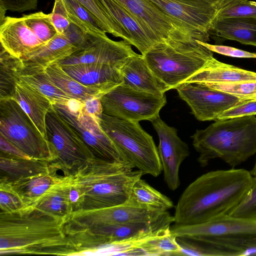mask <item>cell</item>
I'll return each mask as SVG.
<instances>
[{"label":"cell","mask_w":256,"mask_h":256,"mask_svg":"<svg viewBox=\"0 0 256 256\" xmlns=\"http://www.w3.org/2000/svg\"><path fill=\"white\" fill-rule=\"evenodd\" d=\"M253 176L242 168L206 172L184 190L175 206L174 224L192 225L229 214L242 202Z\"/></svg>","instance_id":"6da1fadb"},{"label":"cell","mask_w":256,"mask_h":256,"mask_svg":"<svg viewBox=\"0 0 256 256\" xmlns=\"http://www.w3.org/2000/svg\"><path fill=\"white\" fill-rule=\"evenodd\" d=\"M64 223L33 206L0 212V254L76 256L64 232Z\"/></svg>","instance_id":"7a4b0ae2"},{"label":"cell","mask_w":256,"mask_h":256,"mask_svg":"<svg viewBox=\"0 0 256 256\" xmlns=\"http://www.w3.org/2000/svg\"><path fill=\"white\" fill-rule=\"evenodd\" d=\"M191 138L200 166L220 158L234 168L256 153V116L218 120Z\"/></svg>","instance_id":"3957f363"},{"label":"cell","mask_w":256,"mask_h":256,"mask_svg":"<svg viewBox=\"0 0 256 256\" xmlns=\"http://www.w3.org/2000/svg\"><path fill=\"white\" fill-rule=\"evenodd\" d=\"M134 168L130 162L96 158L91 160L72 175L82 196L79 210L112 207L127 202L134 184L143 176Z\"/></svg>","instance_id":"277c9868"},{"label":"cell","mask_w":256,"mask_h":256,"mask_svg":"<svg viewBox=\"0 0 256 256\" xmlns=\"http://www.w3.org/2000/svg\"><path fill=\"white\" fill-rule=\"evenodd\" d=\"M192 36L169 38L154 46L144 56L154 74L170 90L176 88L201 70L212 52Z\"/></svg>","instance_id":"5b68a950"},{"label":"cell","mask_w":256,"mask_h":256,"mask_svg":"<svg viewBox=\"0 0 256 256\" xmlns=\"http://www.w3.org/2000/svg\"><path fill=\"white\" fill-rule=\"evenodd\" d=\"M100 126L125 158L143 176H159L162 165L152 137L138 122L102 114Z\"/></svg>","instance_id":"8992f818"},{"label":"cell","mask_w":256,"mask_h":256,"mask_svg":"<svg viewBox=\"0 0 256 256\" xmlns=\"http://www.w3.org/2000/svg\"><path fill=\"white\" fill-rule=\"evenodd\" d=\"M170 233L234 249L242 256L256 254V220L229 214L192 225L170 226Z\"/></svg>","instance_id":"52a82bcc"},{"label":"cell","mask_w":256,"mask_h":256,"mask_svg":"<svg viewBox=\"0 0 256 256\" xmlns=\"http://www.w3.org/2000/svg\"><path fill=\"white\" fill-rule=\"evenodd\" d=\"M0 135L30 158L51 164L58 158L53 144L13 98L0 100Z\"/></svg>","instance_id":"ba28073f"},{"label":"cell","mask_w":256,"mask_h":256,"mask_svg":"<svg viewBox=\"0 0 256 256\" xmlns=\"http://www.w3.org/2000/svg\"><path fill=\"white\" fill-rule=\"evenodd\" d=\"M46 126L48 139L58 154L51 168L64 176L73 175L95 158L81 136L54 106L46 116Z\"/></svg>","instance_id":"9c48e42d"},{"label":"cell","mask_w":256,"mask_h":256,"mask_svg":"<svg viewBox=\"0 0 256 256\" xmlns=\"http://www.w3.org/2000/svg\"><path fill=\"white\" fill-rule=\"evenodd\" d=\"M168 211L146 208L130 199L123 204L74 212L64 224L66 234L98 226L113 224H154L173 218Z\"/></svg>","instance_id":"30bf717a"},{"label":"cell","mask_w":256,"mask_h":256,"mask_svg":"<svg viewBox=\"0 0 256 256\" xmlns=\"http://www.w3.org/2000/svg\"><path fill=\"white\" fill-rule=\"evenodd\" d=\"M100 101L103 114L129 121L151 122L160 116L166 98L164 94L140 92L121 84L102 96Z\"/></svg>","instance_id":"8fae6325"},{"label":"cell","mask_w":256,"mask_h":256,"mask_svg":"<svg viewBox=\"0 0 256 256\" xmlns=\"http://www.w3.org/2000/svg\"><path fill=\"white\" fill-rule=\"evenodd\" d=\"M82 102L74 100L68 106H53L81 136L95 158L129 162L102 130L100 122L82 110Z\"/></svg>","instance_id":"7c38bea8"},{"label":"cell","mask_w":256,"mask_h":256,"mask_svg":"<svg viewBox=\"0 0 256 256\" xmlns=\"http://www.w3.org/2000/svg\"><path fill=\"white\" fill-rule=\"evenodd\" d=\"M182 26L203 42L209 40L208 34L220 4L198 0H149Z\"/></svg>","instance_id":"4fadbf2b"},{"label":"cell","mask_w":256,"mask_h":256,"mask_svg":"<svg viewBox=\"0 0 256 256\" xmlns=\"http://www.w3.org/2000/svg\"><path fill=\"white\" fill-rule=\"evenodd\" d=\"M176 89L200 121L216 120L224 112L242 101L236 96L200 83L185 82Z\"/></svg>","instance_id":"5bb4252c"},{"label":"cell","mask_w":256,"mask_h":256,"mask_svg":"<svg viewBox=\"0 0 256 256\" xmlns=\"http://www.w3.org/2000/svg\"><path fill=\"white\" fill-rule=\"evenodd\" d=\"M118 0L136 18L154 45L169 38L194 36L149 0Z\"/></svg>","instance_id":"9a60e30c"},{"label":"cell","mask_w":256,"mask_h":256,"mask_svg":"<svg viewBox=\"0 0 256 256\" xmlns=\"http://www.w3.org/2000/svg\"><path fill=\"white\" fill-rule=\"evenodd\" d=\"M160 140L158 150L164 180L169 189L175 190L180 186V168L190 154L188 145L178 135V130L168 126L159 116L151 121Z\"/></svg>","instance_id":"2e32d148"},{"label":"cell","mask_w":256,"mask_h":256,"mask_svg":"<svg viewBox=\"0 0 256 256\" xmlns=\"http://www.w3.org/2000/svg\"><path fill=\"white\" fill-rule=\"evenodd\" d=\"M172 222L168 220L154 224H113L96 226L66 234L78 250L76 256H91L102 246L122 240L154 226Z\"/></svg>","instance_id":"e0dca14e"},{"label":"cell","mask_w":256,"mask_h":256,"mask_svg":"<svg viewBox=\"0 0 256 256\" xmlns=\"http://www.w3.org/2000/svg\"><path fill=\"white\" fill-rule=\"evenodd\" d=\"M132 46L124 40L114 41L108 36L95 38L84 47L58 63L61 66L104 64L120 68L130 58L136 54Z\"/></svg>","instance_id":"ac0fdd59"},{"label":"cell","mask_w":256,"mask_h":256,"mask_svg":"<svg viewBox=\"0 0 256 256\" xmlns=\"http://www.w3.org/2000/svg\"><path fill=\"white\" fill-rule=\"evenodd\" d=\"M0 24V46L16 58L24 57L44 45L27 26L23 17L6 16Z\"/></svg>","instance_id":"d6986e66"},{"label":"cell","mask_w":256,"mask_h":256,"mask_svg":"<svg viewBox=\"0 0 256 256\" xmlns=\"http://www.w3.org/2000/svg\"><path fill=\"white\" fill-rule=\"evenodd\" d=\"M122 84L134 90L162 94L170 90L148 66L142 54H136L120 68Z\"/></svg>","instance_id":"ffe728a7"},{"label":"cell","mask_w":256,"mask_h":256,"mask_svg":"<svg viewBox=\"0 0 256 256\" xmlns=\"http://www.w3.org/2000/svg\"><path fill=\"white\" fill-rule=\"evenodd\" d=\"M78 50L65 34H58L36 50L20 58L22 64L20 73L44 70Z\"/></svg>","instance_id":"44dd1931"},{"label":"cell","mask_w":256,"mask_h":256,"mask_svg":"<svg viewBox=\"0 0 256 256\" xmlns=\"http://www.w3.org/2000/svg\"><path fill=\"white\" fill-rule=\"evenodd\" d=\"M29 116L42 135L48 139L46 118L52 102L21 80H16L13 97Z\"/></svg>","instance_id":"7402d4cb"},{"label":"cell","mask_w":256,"mask_h":256,"mask_svg":"<svg viewBox=\"0 0 256 256\" xmlns=\"http://www.w3.org/2000/svg\"><path fill=\"white\" fill-rule=\"evenodd\" d=\"M62 66L70 76L86 86H106L114 88L122 84L120 68L114 66L82 64Z\"/></svg>","instance_id":"603a6c76"},{"label":"cell","mask_w":256,"mask_h":256,"mask_svg":"<svg viewBox=\"0 0 256 256\" xmlns=\"http://www.w3.org/2000/svg\"><path fill=\"white\" fill-rule=\"evenodd\" d=\"M250 81H256V72L223 63L212 57L185 82L206 84Z\"/></svg>","instance_id":"cb8c5ba5"},{"label":"cell","mask_w":256,"mask_h":256,"mask_svg":"<svg viewBox=\"0 0 256 256\" xmlns=\"http://www.w3.org/2000/svg\"><path fill=\"white\" fill-rule=\"evenodd\" d=\"M208 34L256 46V18L236 16L214 19Z\"/></svg>","instance_id":"d4e9b609"},{"label":"cell","mask_w":256,"mask_h":256,"mask_svg":"<svg viewBox=\"0 0 256 256\" xmlns=\"http://www.w3.org/2000/svg\"><path fill=\"white\" fill-rule=\"evenodd\" d=\"M71 180L72 175L61 176L32 206L62 219L66 222L73 213L70 200Z\"/></svg>","instance_id":"484cf974"},{"label":"cell","mask_w":256,"mask_h":256,"mask_svg":"<svg viewBox=\"0 0 256 256\" xmlns=\"http://www.w3.org/2000/svg\"><path fill=\"white\" fill-rule=\"evenodd\" d=\"M50 80L71 98L82 103L94 98H101L113 89L106 86H86L70 76L58 63L45 68Z\"/></svg>","instance_id":"4316f807"},{"label":"cell","mask_w":256,"mask_h":256,"mask_svg":"<svg viewBox=\"0 0 256 256\" xmlns=\"http://www.w3.org/2000/svg\"><path fill=\"white\" fill-rule=\"evenodd\" d=\"M100 4L126 31L132 40V45L144 55L154 46L134 16L118 0H97Z\"/></svg>","instance_id":"83f0119b"},{"label":"cell","mask_w":256,"mask_h":256,"mask_svg":"<svg viewBox=\"0 0 256 256\" xmlns=\"http://www.w3.org/2000/svg\"><path fill=\"white\" fill-rule=\"evenodd\" d=\"M57 170L18 180L8 183H0L15 193L23 202L24 208L32 206L36 201L60 178Z\"/></svg>","instance_id":"f1b7e54d"},{"label":"cell","mask_w":256,"mask_h":256,"mask_svg":"<svg viewBox=\"0 0 256 256\" xmlns=\"http://www.w3.org/2000/svg\"><path fill=\"white\" fill-rule=\"evenodd\" d=\"M52 168L46 161L0 154V183L46 173Z\"/></svg>","instance_id":"f546056e"},{"label":"cell","mask_w":256,"mask_h":256,"mask_svg":"<svg viewBox=\"0 0 256 256\" xmlns=\"http://www.w3.org/2000/svg\"><path fill=\"white\" fill-rule=\"evenodd\" d=\"M140 207L168 211L174 207L172 200L140 178L134 184L129 198Z\"/></svg>","instance_id":"4dcf8cb0"},{"label":"cell","mask_w":256,"mask_h":256,"mask_svg":"<svg viewBox=\"0 0 256 256\" xmlns=\"http://www.w3.org/2000/svg\"><path fill=\"white\" fill-rule=\"evenodd\" d=\"M18 78L44 95L54 104L68 106L74 100L50 80L45 70L22 72L19 74Z\"/></svg>","instance_id":"1f68e13d"},{"label":"cell","mask_w":256,"mask_h":256,"mask_svg":"<svg viewBox=\"0 0 256 256\" xmlns=\"http://www.w3.org/2000/svg\"><path fill=\"white\" fill-rule=\"evenodd\" d=\"M70 22L84 32L97 38L107 37L106 32L84 6L76 0H62Z\"/></svg>","instance_id":"d6a6232c"},{"label":"cell","mask_w":256,"mask_h":256,"mask_svg":"<svg viewBox=\"0 0 256 256\" xmlns=\"http://www.w3.org/2000/svg\"><path fill=\"white\" fill-rule=\"evenodd\" d=\"M0 100L12 98L22 62L0 46Z\"/></svg>","instance_id":"836d02e7"},{"label":"cell","mask_w":256,"mask_h":256,"mask_svg":"<svg viewBox=\"0 0 256 256\" xmlns=\"http://www.w3.org/2000/svg\"><path fill=\"white\" fill-rule=\"evenodd\" d=\"M176 240L181 248L180 256H242L239 251L211 242L180 236Z\"/></svg>","instance_id":"e575fe53"},{"label":"cell","mask_w":256,"mask_h":256,"mask_svg":"<svg viewBox=\"0 0 256 256\" xmlns=\"http://www.w3.org/2000/svg\"><path fill=\"white\" fill-rule=\"evenodd\" d=\"M76 0L90 12L106 33L121 38L132 45V40L128 34L97 0Z\"/></svg>","instance_id":"d590c367"},{"label":"cell","mask_w":256,"mask_h":256,"mask_svg":"<svg viewBox=\"0 0 256 256\" xmlns=\"http://www.w3.org/2000/svg\"><path fill=\"white\" fill-rule=\"evenodd\" d=\"M22 17L29 28L44 44L58 34L52 23L50 14L38 12L24 14Z\"/></svg>","instance_id":"8d00e7d4"},{"label":"cell","mask_w":256,"mask_h":256,"mask_svg":"<svg viewBox=\"0 0 256 256\" xmlns=\"http://www.w3.org/2000/svg\"><path fill=\"white\" fill-rule=\"evenodd\" d=\"M236 16L256 18V2L248 0H223L214 19Z\"/></svg>","instance_id":"74e56055"},{"label":"cell","mask_w":256,"mask_h":256,"mask_svg":"<svg viewBox=\"0 0 256 256\" xmlns=\"http://www.w3.org/2000/svg\"><path fill=\"white\" fill-rule=\"evenodd\" d=\"M204 84L210 88L230 94L241 100L256 98V81Z\"/></svg>","instance_id":"f35d334b"},{"label":"cell","mask_w":256,"mask_h":256,"mask_svg":"<svg viewBox=\"0 0 256 256\" xmlns=\"http://www.w3.org/2000/svg\"><path fill=\"white\" fill-rule=\"evenodd\" d=\"M229 215L256 220V176H253L250 188L243 200Z\"/></svg>","instance_id":"ab89813d"},{"label":"cell","mask_w":256,"mask_h":256,"mask_svg":"<svg viewBox=\"0 0 256 256\" xmlns=\"http://www.w3.org/2000/svg\"><path fill=\"white\" fill-rule=\"evenodd\" d=\"M255 115H256V98H254L240 101L224 112L219 116L218 120Z\"/></svg>","instance_id":"60d3db41"},{"label":"cell","mask_w":256,"mask_h":256,"mask_svg":"<svg viewBox=\"0 0 256 256\" xmlns=\"http://www.w3.org/2000/svg\"><path fill=\"white\" fill-rule=\"evenodd\" d=\"M50 14L58 34H64L71 22L62 0H54L53 9Z\"/></svg>","instance_id":"b9f144b4"},{"label":"cell","mask_w":256,"mask_h":256,"mask_svg":"<svg viewBox=\"0 0 256 256\" xmlns=\"http://www.w3.org/2000/svg\"><path fill=\"white\" fill-rule=\"evenodd\" d=\"M24 208V205L15 193L0 186V212H12Z\"/></svg>","instance_id":"7bdbcfd3"},{"label":"cell","mask_w":256,"mask_h":256,"mask_svg":"<svg viewBox=\"0 0 256 256\" xmlns=\"http://www.w3.org/2000/svg\"><path fill=\"white\" fill-rule=\"evenodd\" d=\"M38 0H0V22L5 18L6 10L22 12L37 8Z\"/></svg>","instance_id":"ee69618b"},{"label":"cell","mask_w":256,"mask_h":256,"mask_svg":"<svg viewBox=\"0 0 256 256\" xmlns=\"http://www.w3.org/2000/svg\"><path fill=\"white\" fill-rule=\"evenodd\" d=\"M200 42L203 46L212 52L220 54L234 58H256V53L246 52L229 46L212 44L200 40Z\"/></svg>","instance_id":"f6af8a7d"},{"label":"cell","mask_w":256,"mask_h":256,"mask_svg":"<svg viewBox=\"0 0 256 256\" xmlns=\"http://www.w3.org/2000/svg\"><path fill=\"white\" fill-rule=\"evenodd\" d=\"M101 98H94L86 100L82 104V108L100 122L103 113Z\"/></svg>","instance_id":"bcb514c9"},{"label":"cell","mask_w":256,"mask_h":256,"mask_svg":"<svg viewBox=\"0 0 256 256\" xmlns=\"http://www.w3.org/2000/svg\"><path fill=\"white\" fill-rule=\"evenodd\" d=\"M0 154L23 158H30L18 148L0 135Z\"/></svg>","instance_id":"7dc6e473"},{"label":"cell","mask_w":256,"mask_h":256,"mask_svg":"<svg viewBox=\"0 0 256 256\" xmlns=\"http://www.w3.org/2000/svg\"><path fill=\"white\" fill-rule=\"evenodd\" d=\"M213 4H220L223 0H198Z\"/></svg>","instance_id":"c3c4849f"},{"label":"cell","mask_w":256,"mask_h":256,"mask_svg":"<svg viewBox=\"0 0 256 256\" xmlns=\"http://www.w3.org/2000/svg\"><path fill=\"white\" fill-rule=\"evenodd\" d=\"M250 172L252 176H256V160L254 167Z\"/></svg>","instance_id":"681fc988"}]
</instances>
